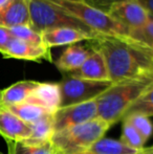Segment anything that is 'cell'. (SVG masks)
<instances>
[{
	"instance_id": "22",
	"label": "cell",
	"mask_w": 153,
	"mask_h": 154,
	"mask_svg": "<svg viewBox=\"0 0 153 154\" xmlns=\"http://www.w3.org/2000/svg\"><path fill=\"white\" fill-rule=\"evenodd\" d=\"M122 135H121L120 140L128 146L129 148L134 149V150H142L145 148L146 140L143 138V136L127 122H122Z\"/></svg>"
},
{
	"instance_id": "24",
	"label": "cell",
	"mask_w": 153,
	"mask_h": 154,
	"mask_svg": "<svg viewBox=\"0 0 153 154\" xmlns=\"http://www.w3.org/2000/svg\"><path fill=\"white\" fill-rule=\"evenodd\" d=\"M128 37L153 48V19H149L139 27L128 29Z\"/></svg>"
},
{
	"instance_id": "6",
	"label": "cell",
	"mask_w": 153,
	"mask_h": 154,
	"mask_svg": "<svg viewBox=\"0 0 153 154\" xmlns=\"http://www.w3.org/2000/svg\"><path fill=\"white\" fill-rule=\"evenodd\" d=\"M58 84L61 97L60 107H66L93 101L112 83L110 81H91L79 79L66 75Z\"/></svg>"
},
{
	"instance_id": "28",
	"label": "cell",
	"mask_w": 153,
	"mask_h": 154,
	"mask_svg": "<svg viewBox=\"0 0 153 154\" xmlns=\"http://www.w3.org/2000/svg\"><path fill=\"white\" fill-rule=\"evenodd\" d=\"M142 6L153 16V0H137Z\"/></svg>"
},
{
	"instance_id": "16",
	"label": "cell",
	"mask_w": 153,
	"mask_h": 154,
	"mask_svg": "<svg viewBox=\"0 0 153 154\" xmlns=\"http://www.w3.org/2000/svg\"><path fill=\"white\" fill-rule=\"evenodd\" d=\"M38 81L24 80L12 84L8 87L0 90V107L17 105L24 103L31 92L37 87Z\"/></svg>"
},
{
	"instance_id": "10",
	"label": "cell",
	"mask_w": 153,
	"mask_h": 154,
	"mask_svg": "<svg viewBox=\"0 0 153 154\" xmlns=\"http://www.w3.org/2000/svg\"><path fill=\"white\" fill-rule=\"evenodd\" d=\"M3 58L40 62L41 60L53 62L50 48L46 45H34L18 39L12 38L1 54Z\"/></svg>"
},
{
	"instance_id": "4",
	"label": "cell",
	"mask_w": 153,
	"mask_h": 154,
	"mask_svg": "<svg viewBox=\"0 0 153 154\" xmlns=\"http://www.w3.org/2000/svg\"><path fill=\"white\" fill-rule=\"evenodd\" d=\"M66 14L87 26L90 31L106 36L128 37V29L113 20L108 14L79 0H48Z\"/></svg>"
},
{
	"instance_id": "17",
	"label": "cell",
	"mask_w": 153,
	"mask_h": 154,
	"mask_svg": "<svg viewBox=\"0 0 153 154\" xmlns=\"http://www.w3.org/2000/svg\"><path fill=\"white\" fill-rule=\"evenodd\" d=\"M137 152V150L129 148L120 140L102 137L82 154H136Z\"/></svg>"
},
{
	"instance_id": "1",
	"label": "cell",
	"mask_w": 153,
	"mask_h": 154,
	"mask_svg": "<svg viewBox=\"0 0 153 154\" xmlns=\"http://www.w3.org/2000/svg\"><path fill=\"white\" fill-rule=\"evenodd\" d=\"M103 55L111 83L153 79V48L129 37L102 35L89 41Z\"/></svg>"
},
{
	"instance_id": "18",
	"label": "cell",
	"mask_w": 153,
	"mask_h": 154,
	"mask_svg": "<svg viewBox=\"0 0 153 154\" xmlns=\"http://www.w3.org/2000/svg\"><path fill=\"white\" fill-rule=\"evenodd\" d=\"M54 113V112H53ZM53 113L44 116L43 119L37 122L31 124V135L27 140L23 142L29 144H43L49 142L51 135L54 134V123H53Z\"/></svg>"
},
{
	"instance_id": "3",
	"label": "cell",
	"mask_w": 153,
	"mask_h": 154,
	"mask_svg": "<svg viewBox=\"0 0 153 154\" xmlns=\"http://www.w3.org/2000/svg\"><path fill=\"white\" fill-rule=\"evenodd\" d=\"M111 128L107 122L94 118L86 123L54 132L49 143L57 154H82L104 137Z\"/></svg>"
},
{
	"instance_id": "8",
	"label": "cell",
	"mask_w": 153,
	"mask_h": 154,
	"mask_svg": "<svg viewBox=\"0 0 153 154\" xmlns=\"http://www.w3.org/2000/svg\"><path fill=\"white\" fill-rule=\"evenodd\" d=\"M107 14L128 29L139 27L149 19H153L152 15L142 6L137 0H123L118 2L109 8Z\"/></svg>"
},
{
	"instance_id": "14",
	"label": "cell",
	"mask_w": 153,
	"mask_h": 154,
	"mask_svg": "<svg viewBox=\"0 0 153 154\" xmlns=\"http://www.w3.org/2000/svg\"><path fill=\"white\" fill-rule=\"evenodd\" d=\"M60 100L59 84L39 82L37 87L31 92L24 103L33 104L54 112L60 107Z\"/></svg>"
},
{
	"instance_id": "9",
	"label": "cell",
	"mask_w": 153,
	"mask_h": 154,
	"mask_svg": "<svg viewBox=\"0 0 153 154\" xmlns=\"http://www.w3.org/2000/svg\"><path fill=\"white\" fill-rule=\"evenodd\" d=\"M43 43L47 47L62 46V45H72L82 41H92L99 39L102 34L94 32L84 31L74 27H57L50 29L41 32Z\"/></svg>"
},
{
	"instance_id": "13",
	"label": "cell",
	"mask_w": 153,
	"mask_h": 154,
	"mask_svg": "<svg viewBox=\"0 0 153 154\" xmlns=\"http://www.w3.org/2000/svg\"><path fill=\"white\" fill-rule=\"evenodd\" d=\"M29 24V0H8L0 8V26Z\"/></svg>"
},
{
	"instance_id": "15",
	"label": "cell",
	"mask_w": 153,
	"mask_h": 154,
	"mask_svg": "<svg viewBox=\"0 0 153 154\" xmlns=\"http://www.w3.org/2000/svg\"><path fill=\"white\" fill-rule=\"evenodd\" d=\"M90 54V48L84 45H68L59 58L55 61V65L60 71L70 73L77 70L84 63Z\"/></svg>"
},
{
	"instance_id": "26",
	"label": "cell",
	"mask_w": 153,
	"mask_h": 154,
	"mask_svg": "<svg viewBox=\"0 0 153 154\" xmlns=\"http://www.w3.org/2000/svg\"><path fill=\"white\" fill-rule=\"evenodd\" d=\"M79 1L83 2V3L87 4V5L94 8L99 11H102V12L106 13L109 11V8L113 5V4L121 2L123 0H79Z\"/></svg>"
},
{
	"instance_id": "31",
	"label": "cell",
	"mask_w": 153,
	"mask_h": 154,
	"mask_svg": "<svg viewBox=\"0 0 153 154\" xmlns=\"http://www.w3.org/2000/svg\"><path fill=\"white\" fill-rule=\"evenodd\" d=\"M0 154H3V153H2V152H1V151H0Z\"/></svg>"
},
{
	"instance_id": "20",
	"label": "cell",
	"mask_w": 153,
	"mask_h": 154,
	"mask_svg": "<svg viewBox=\"0 0 153 154\" xmlns=\"http://www.w3.org/2000/svg\"><path fill=\"white\" fill-rule=\"evenodd\" d=\"M8 154H57L50 143L29 144L26 142H6Z\"/></svg>"
},
{
	"instance_id": "19",
	"label": "cell",
	"mask_w": 153,
	"mask_h": 154,
	"mask_svg": "<svg viewBox=\"0 0 153 154\" xmlns=\"http://www.w3.org/2000/svg\"><path fill=\"white\" fill-rule=\"evenodd\" d=\"M4 108L8 109L15 116H18L20 120H22L23 122H25L26 124H29V125L41 120V119L48 116V114L53 113L51 111H48V110L44 109V108H41L39 106L29 103H21Z\"/></svg>"
},
{
	"instance_id": "29",
	"label": "cell",
	"mask_w": 153,
	"mask_h": 154,
	"mask_svg": "<svg viewBox=\"0 0 153 154\" xmlns=\"http://www.w3.org/2000/svg\"><path fill=\"white\" fill-rule=\"evenodd\" d=\"M136 154H153V148L152 147H145V148L142 149L141 151H139Z\"/></svg>"
},
{
	"instance_id": "12",
	"label": "cell",
	"mask_w": 153,
	"mask_h": 154,
	"mask_svg": "<svg viewBox=\"0 0 153 154\" xmlns=\"http://www.w3.org/2000/svg\"><path fill=\"white\" fill-rule=\"evenodd\" d=\"M31 126L4 107H0V136L6 142H21L31 135Z\"/></svg>"
},
{
	"instance_id": "27",
	"label": "cell",
	"mask_w": 153,
	"mask_h": 154,
	"mask_svg": "<svg viewBox=\"0 0 153 154\" xmlns=\"http://www.w3.org/2000/svg\"><path fill=\"white\" fill-rule=\"evenodd\" d=\"M12 39V36L8 32V29L6 27L0 26V53H3L6 45Z\"/></svg>"
},
{
	"instance_id": "2",
	"label": "cell",
	"mask_w": 153,
	"mask_h": 154,
	"mask_svg": "<svg viewBox=\"0 0 153 154\" xmlns=\"http://www.w3.org/2000/svg\"><path fill=\"white\" fill-rule=\"evenodd\" d=\"M153 86V79L128 80L112 83L96 99V118L112 127L122 121L129 106L147 89Z\"/></svg>"
},
{
	"instance_id": "21",
	"label": "cell",
	"mask_w": 153,
	"mask_h": 154,
	"mask_svg": "<svg viewBox=\"0 0 153 154\" xmlns=\"http://www.w3.org/2000/svg\"><path fill=\"white\" fill-rule=\"evenodd\" d=\"M153 86L147 89L144 93H142L126 110L123 119L127 118L129 116H145L148 118H151L153 116ZM122 119V120H123Z\"/></svg>"
},
{
	"instance_id": "5",
	"label": "cell",
	"mask_w": 153,
	"mask_h": 154,
	"mask_svg": "<svg viewBox=\"0 0 153 154\" xmlns=\"http://www.w3.org/2000/svg\"><path fill=\"white\" fill-rule=\"evenodd\" d=\"M29 27L42 32L57 27H74L92 32L48 0H29Z\"/></svg>"
},
{
	"instance_id": "23",
	"label": "cell",
	"mask_w": 153,
	"mask_h": 154,
	"mask_svg": "<svg viewBox=\"0 0 153 154\" xmlns=\"http://www.w3.org/2000/svg\"><path fill=\"white\" fill-rule=\"evenodd\" d=\"M12 38L24 41L34 45H44L41 32L34 31L29 25H19V26L8 29Z\"/></svg>"
},
{
	"instance_id": "25",
	"label": "cell",
	"mask_w": 153,
	"mask_h": 154,
	"mask_svg": "<svg viewBox=\"0 0 153 154\" xmlns=\"http://www.w3.org/2000/svg\"><path fill=\"white\" fill-rule=\"evenodd\" d=\"M121 122H127L130 124L142 136L144 140L147 142L148 138H150L152 134V124L150 121V118L145 116H139V114H134V116H129L127 118L123 119Z\"/></svg>"
},
{
	"instance_id": "7",
	"label": "cell",
	"mask_w": 153,
	"mask_h": 154,
	"mask_svg": "<svg viewBox=\"0 0 153 154\" xmlns=\"http://www.w3.org/2000/svg\"><path fill=\"white\" fill-rule=\"evenodd\" d=\"M96 118V100L76 105L60 107L53 113L55 132L74 127Z\"/></svg>"
},
{
	"instance_id": "30",
	"label": "cell",
	"mask_w": 153,
	"mask_h": 154,
	"mask_svg": "<svg viewBox=\"0 0 153 154\" xmlns=\"http://www.w3.org/2000/svg\"><path fill=\"white\" fill-rule=\"evenodd\" d=\"M8 0H0V8H1V6L3 5L5 2H8Z\"/></svg>"
},
{
	"instance_id": "11",
	"label": "cell",
	"mask_w": 153,
	"mask_h": 154,
	"mask_svg": "<svg viewBox=\"0 0 153 154\" xmlns=\"http://www.w3.org/2000/svg\"><path fill=\"white\" fill-rule=\"evenodd\" d=\"M67 75L74 78L91 81H110L108 69L103 55L96 47L90 45V54L83 64L77 69Z\"/></svg>"
}]
</instances>
